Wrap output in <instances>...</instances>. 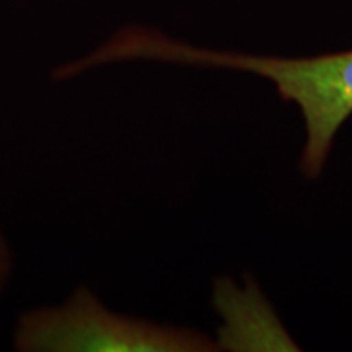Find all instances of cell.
I'll return each mask as SVG.
<instances>
[{
  "label": "cell",
  "mask_w": 352,
  "mask_h": 352,
  "mask_svg": "<svg viewBox=\"0 0 352 352\" xmlns=\"http://www.w3.org/2000/svg\"><path fill=\"white\" fill-rule=\"evenodd\" d=\"M138 51L142 60L240 70L274 83L280 98L296 103L303 116L300 170L307 178L321 173L334 135L352 114V50L311 57L256 56L191 46L147 30Z\"/></svg>",
  "instance_id": "obj_1"
},
{
  "label": "cell",
  "mask_w": 352,
  "mask_h": 352,
  "mask_svg": "<svg viewBox=\"0 0 352 352\" xmlns=\"http://www.w3.org/2000/svg\"><path fill=\"white\" fill-rule=\"evenodd\" d=\"M19 352H192L212 351L202 333L118 314L88 285L63 302L33 307L12 331Z\"/></svg>",
  "instance_id": "obj_2"
},
{
  "label": "cell",
  "mask_w": 352,
  "mask_h": 352,
  "mask_svg": "<svg viewBox=\"0 0 352 352\" xmlns=\"http://www.w3.org/2000/svg\"><path fill=\"white\" fill-rule=\"evenodd\" d=\"M15 274V252L8 236L0 228V300L10 287Z\"/></svg>",
  "instance_id": "obj_3"
}]
</instances>
